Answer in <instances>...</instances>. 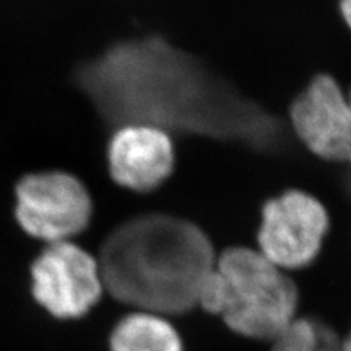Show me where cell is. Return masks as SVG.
<instances>
[{"label": "cell", "mask_w": 351, "mask_h": 351, "mask_svg": "<svg viewBox=\"0 0 351 351\" xmlns=\"http://www.w3.org/2000/svg\"><path fill=\"white\" fill-rule=\"evenodd\" d=\"M75 84L116 129L145 125L258 152H280L287 145L276 116L158 36L116 43L81 64Z\"/></svg>", "instance_id": "cell-1"}, {"label": "cell", "mask_w": 351, "mask_h": 351, "mask_svg": "<svg viewBox=\"0 0 351 351\" xmlns=\"http://www.w3.org/2000/svg\"><path fill=\"white\" fill-rule=\"evenodd\" d=\"M97 259L107 293L161 316L197 306L199 290L217 262L213 243L199 227L166 214L139 215L119 226Z\"/></svg>", "instance_id": "cell-2"}, {"label": "cell", "mask_w": 351, "mask_h": 351, "mask_svg": "<svg viewBox=\"0 0 351 351\" xmlns=\"http://www.w3.org/2000/svg\"><path fill=\"white\" fill-rule=\"evenodd\" d=\"M215 269L228 293L221 317L237 335L274 341L295 319L298 287L261 252L227 249L217 259Z\"/></svg>", "instance_id": "cell-3"}, {"label": "cell", "mask_w": 351, "mask_h": 351, "mask_svg": "<svg viewBox=\"0 0 351 351\" xmlns=\"http://www.w3.org/2000/svg\"><path fill=\"white\" fill-rule=\"evenodd\" d=\"M15 195L18 224L27 234L49 245L71 241L91 221V195L69 173L43 171L24 176L16 184Z\"/></svg>", "instance_id": "cell-4"}, {"label": "cell", "mask_w": 351, "mask_h": 351, "mask_svg": "<svg viewBox=\"0 0 351 351\" xmlns=\"http://www.w3.org/2000/svg\"><path fill=\"white\" fill-rule=\"evenodd\" d=\"M31 280L37 303L59 319L86 315L104 291L98 259L72 241L44 249L32 263Z\"/></svg>", "instance_id": "cell-5"}, {"label": "cell", "mask_w": 351, "mask_h": 351, "mask_svg": "<svg viewBox=\"0 0 351 351\" xmlns=\"http://www.w3.org/2000/svg\"><path fill=\"white\" fill-rule=\"evenodd\" d=\"M328 227L326 210L316 197L289 191L262 208L259 252L280 269L306 268L319 254Z\"/></svg>", "instance_id": "cell-6"}, {"label": "cell", "mask_w": 351, "mask_h": 351, "mask_svg": "<svg viewBox=\"0 0 351 351\" xmlns=\"http://www.w3.org/2000/svg\"><path fill=\"white\" fill-rule=\"evenodd\" d=\"M295 134L326 160L351 158V106L335 80L319 75L291 106Z\"/></svg>", "instance_id": "cell-7"}, {"label": "cell", "mask_w": 351, "mask_h": 351, "mask_svg": "<svg viewBox=\"0 0 351 351\" xmlns=\"http://www.w3.org/2000/svg\"><path fill=\"white\" fill-rule=\"evenodd\" d=\"M112 179L126 189L151 192L166 180L174 167L170 135L145 125H126L114 130L107 149Z\"/></svg>", "instance_id": "cell-8"}, {"label": "cell", "mask_w": 351, "mask_h": 351, "mask_svg": "<svg viewBox=\"0 0 351 351\" xmlns=\"http://www.w3.org/2000/svg\"><path fill=\"white\" fill-rule=\"evenodd\" d=\"M112 351H183L180 335L166 317L136 311L120 319L110 335Z\"/></svg>", "instance_id": "cell-9"}, {"label": "cell", "mask_w": 351, "mask_h": 351, "mask_svg": "<svg viewBox=\"0 0 351 351\" xmlns=\"http://www.w3.org/2000/svg\"><path fill=\"white\" fill-rule=\"evenodd\" d=\"M319 351H341V339L332 331L325 339V343L322 344Z\"/></svg>", "instance_id": "cell-10"}, {"label": "cell", "mask_w": 351, "mask_h": 351, "mask_svg": "<svg viewBox=\"0 0 351 351\" xmlns=\"http://www.w3.org/2000/svg\"><path fill=\"white\" fill-rule=\"evenodd\" d=\"M339 9H341V14L351 28V0H339Z\"/></svg>", "instance_id": "cell-11"}, {"label": "cell", "mask_w": 351, "mask_h": 351, "mask_svg": "<svg viewBox=\"0 0 351 351\" xmlns=\"http://www.w3.org/2000/svg\"><path fill=\"white\" fill-rule=\"evenodd\" d=\"M341 351H351V331L344 339H341Z\"/></svg>", "instance_id": "cell-12"}, {"label": "cell", "mask_w": 351, "mask_h": 351, "mask_svg": "<svg viewBox=\"0 0 351 351\" xmlns=\"http://www.w3.org/2000/svg\"><path fill=\"white\" fill-rule=\"evenodd\" d=\"M347 189H348V192H350V195H351V176H350L348 182H347Z\"/></svg>", "instance_id": "cell-13"}, {"label": "cell", "mask_w": 351, "mask_h": 351, "mask_svg": "<svg viewBox=\"0 0 351 351\" xmlns=\"http://www.w3.org/2000/svg\"><path fill=\"white\" fill-rule=\"evenodd\" d=\"M348 101H350V106H351V93H350V95H348ZM350 162H351V158H350Z\"/></svg>", "instance_id": "cell-14"}]
</instances>
